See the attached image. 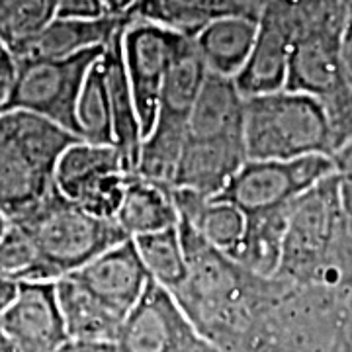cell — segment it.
Masks as SVG:
<instances>
[{"label":"cell","instance_id":"obj_21","mask_svg":"<svg viewBox=\"0 0 352 352\" xmlns=\"http://www.w3.org/2000/svg\"><path fill=\"white\" fill-rule=\"evenodd\" d=\"M292 204L270 212L247 215L245 233L237 247L227 254V258H231L243 270L258 276L278 274Z\"/></svg>","mask_w":352,"mask_h":352},{"label":"cell","instance_id":"obj_24","mask_svg":"<svg viewBox=\"0 0 352 352\" xmlns=\"http://www.w3.org/2000/svg\"><path fill=\"white\" fill-rule=\"evenodd\" d=\"M0 276L12 284L57 280V274L43 261L34 241L10 221L0 235Z\"/></svg>","mask_w":352,"mask_h":352},{"label":"cell","instance_id":"obj_13","mask_svg":"<svg viewBox=\"0 0 352 352\" xmlns=\"http://www.w3.org/2000/svg\"><path fill=\"white\" fill-rule=\"evenodd\" d=\"M342 32L317 30L294 38L289 55L286 90L303 92L321 102L333 100L346 90V78L340 61Z\"/></svg>","mask_w":352,"mask_h":352},{"label":"cell","instance_id":"obj_18","mask_svg":"<svg viewBox=\"0 0 352 352\" xmlns=\"http://www.w3.org/2000/svg\"><path fill=\"white\" fill-rule=\"evenodd\" d=\"M173 186L147 180L138 173L127 178L124 198L113 221L129 239L178 226Z\"/></svg>","mask_w":352,"mask_h":352},{"label":"cell","instance_id":"obj_32","mask_svg":"<svg viewBox=\"0 0 352 352\" xmlns=\"http://www.w3.org/2000/svg\"><path fill=\"white\" fill-rule=\"evenodd\" d=\"M16 289H18V284H12V282H8V280H4V278L0 276V315L4 314V309L14 300Z\"/></svg>","mask_w":352,"mask_h":352},{"label":"cell","instance_id":"obj_5","mask_svg":"<svg viewBox=\"0 0 352 352\" xmlns=\"http://www.w3.org/2000/svg\"><path fill=\"white\" fill-rule=\"evenodd\" d=\"M339 227V188L333 173L292 204L278 274L307 282L333 270Z\"/></svg>","mask_w":352,"mask_h":352},{"label":"cell","instance_id":"obj_15","mask_svg":"<svg viewBox=\"0 0 352 352\" xmlns=\"http://www.w3.org/2000/svg\"><path fill=\"white\" fill-rule=\"evenodd\" d=\"M129 18L100 16V18H59L55 16L39 36L24 51L22 57L39 59H67L90 50H106ZM18 57V59H22Z\"/></svg>","mask_w":352,"mask_h":352},{"label":"cell","instance_id":"obj_26","mask_svg":"<svg viewBox=\"0 0 352 352\" xmlns=\"http://www.w3.org/2000/svg\"><path fill=\"white\" fill-rule=\"evenodd\" d=\"M339 188V245L333 270L340 280L352 282V139L333 155Z\"/></svg>","mask_w":352,"mask_h":352},{"label":"cell","instance_id":"obj_27","mask_svg":"<svg viewBox=\"0 0 352 352\" xmlns=\"http://www.w3.org/2000/svg\"><path fill=\"white\" fill-rule=\"evenodd\" d=\"M59 18H100L106 16L102 0H55Z\"/></svg>","mask_w":352,"mask_h":352},{"label":"cell","instance_id":"obj_19","mask_svg":"<svg viewBox=\"0 0 352 352\" xmlns=\"http://www.w3.org/2000/svg\"><path fill=\"white\" fill-rule=\"evenodd\" d=\"M178 217L186 221L201 239L223 254L237 247L245 233L247 215L233 204L219 198H208L198 192L173 188Z\"/></svg>","mask_w":352,"mask_h":352},{"label":"cell","instance_id":"obj_25","mask_svg":"<svg viewBox=\"0 0 352 352\" xmlns=\"http://www.w3.org/2000/svg\"><path fill=\"white\" fill-rule=\"evenodd\" d=\"M76 135L94 145H113L112 112L100 59L90 69L76 102Z\"/></svg>","mask_w":352,"mask_h":352},{"label":"cell","instance_id":"obj_4","mask_svg":"<svg viewBox=\"0 0 352 352\" xmlns=\"http://www.w3.org/2000/svg\"><path fill=\"white\" fill-rule=\"evenodd\" d=\"M10 223H16L34 241L57 278L129 239L116 221L88 214L57 188L28 212L10 219Z\"/></svg>","mask_w":352,"mask_h":352},{"label":"cell","instance_id":"obj_9","mask_svg":"<svg viewBox=\"0 0 352 352\" xmlns=\"http://www.w3.org/2000/svg\"><path fill=\"white\" fill-rule=\"evenodd\" d=\"M129 175L131 170L113 145L78 139L59 157L53 184L88 214L113 221Z\"/></svg>","mask_w":352,"mask_h":352},{"label":"cell","instance_id":"obj_10","mask_svg":"<svg viewBox=\"0 0 352 352\" xmlns=\"http://www.w3.org/2000/svg\"><path fill=\"white\" fill-rule=\"evenodd\" d=\"M182 38V34L163 25L139 20H129L122 32V57L138 106L143 139L155 122L164 76Z\"/></svg>","mask_w":352,"mask_h":352},{"label":"cell","instance_id":"obj_20","mask_svg":"<svg viewBox=\"0 0 352 352\" xmlns=\"http://www.w3.org/2000/svg\"><path fill=\"white\" fill-rule=\"evenodd\" d=\"M206 78L208 69L201 61L200 53L192 38L184 36L164 76L155 122L186 127L190 112L196 104Z\"/></svg>","mask_w":352,"mask_h":352},{"label":"cell","instance_id":"obj_33","mask_svg":"<svg viewBox=\"0 0 352 352\" xmlns=\"http://www.w3.org/2000/svg\"><path fill=\"white\" fill-rule=\"evenodd\" d=\"M0 352H18V349L12 344V340L4 335L2 329H0Z\"/></svg>","mask_w":352,"mask_h":352},{"label":"cell","instance_id":"obj_23","mask_svg":"<svg viewBox=\"0 0 352 352\" xmlns=\"http://www.w3.org/2000/svg\"><path fill=\"white\" fill-rule=\"evenodd\" d=\"M55 16V0H0V39L18 59Z\"/></svg>","mask_w":352,"mask_h":352},{"label":"cell","instance_id":"obj_29","mask_svg":"<svg viewBox=\"0 0 352 352\" xmlns=\"http://www.w3.org/2000/svg\"><path fill=\"white\" fill-rule=\"evenodd\" d=\"M340 61L346 85L352 88V10H349V18L340 36Z\"/></svg>","mask_w":352,"mask_h":352},{"label":"cell","instance_id":"obj_3","mask_svg":"<svg viewBox=\"0 0 352 352\" xmlns=\"http://www.w3.org/2000/svg\"><path fill=\"white\" fill-rule=\"evenodd\" d=\"M243 139L247 159L252 161L333 157L337 151L325 104L286 88L245 98Z\"/></svg>","mask_w":352,"mask_h":352},{"label":"cell","instance_id":"obj_2","mask_svg":"<svg viewBox=\"0 0 352 352\" xmlns=\"http://www.w3.org/2000/svg\"><path fill=\"white\" fill-rule=\"evenodd\" d=\"M76 135L25 110L0 112V215L10 221L55 188V166Z\"/></svg>","mask_w":352,"mask_h":352},{"label":"cell","instance_id":"obj_17","mask_svg":"<svg viewBox=\"0 0 352 352\" xmlns=\"http://www.w3.org/2000/svg\"><path fill=\"white\" fill-rule=\"evenodd\" d=\"M258 20L245 16L215 18L192 38L208 73L235 78L251 55Z\"/></svg>","mask_w":352,"mask_h":352},{"label":"cell","instance_id":"obj_34","mask_svg":"<svg viewBox=\"0 0 352 352\" xmlns=\"http://www.w3.org/2000/svg\"><path fill=\"white\" fill-rule=\"evenodd\" d=\"M6 223H8V221H6V219H4V217L0 215V235H2V231H4V227H6Z\"/></svg>","mask_w":352,"mask_h":352},{"label":"cell","instance_id":"obj_31","mask_svg":"<svg viewBox=\"0 0 352 352\" xmlns=\"http://www.w3.org/2000/svg\"><path fill=\"white\" fill-rule=\"evenodd\" d=\"M106 14L110 16H120V18H127L129 12L138 6L141 0H102Z\"/></svg>","mask_w":352,"mask_h":352},{"label":"cell","instance_id":"obj_12","mask_svg":"<svg viewBox=\"0 0 352 352\" xmlns=\"http://www.w3.org/2000/svg\"><path fill=\"white\" fill-rule=\"evenodd\" d=\"M0 329L18 352H55L71 339L57 302L55 282L18 284L10 305L0 315Z\"/></svg>","mask_w":352,"mask_h":352},{"label":"cell","instance_id":"obj_6","mask_svg":"<svg viewBox=\"0 0 352 352\" xmlns=\"http://www.w3.org/2000/svg\"><path fill=\"white\" fill-rule=\"evenodd\" d=\"M102 53L104 50H90L67 59H18L16 80L4 108L41 116L76 135V102Z\"/></svg>","mask_w":352,"mask_h":352},{"label":"cell","instance_id":"obj_30","mask_svg":"<svg viewBox=\"0 0 352 352\" xmlns=\"http://www.w3.org/2000/svg\"><path fill=\"white\" fill-rule=\"evenodd\" d=\"M55 352H113L112 342L87 339H69Z\"/></svg>","mask_w":352,"mask_h":352},{"label":"cell","instance_id":"obj_11","mask_svg":"<svg viewBox=\"0 0 352 352\" xmlns=\"http://www.w3.org/2000/svg\"><path fill=\"white\" fill-rule=\"evenodd\" d=\"M294 36L289 0H266L251 55L233 78L245 98L286 88Z\"/></svg>","mask_w":352,"mask_h":352},{"label":"cell","instance_id":"obj_36","mask_svg":"<svg viewBox=\"0 0 352 352\" xmlns=\"http://www.w3.org/2000/svg\"><path fill=\"white\" fill-rule=\"evenodd\" d=\"M6 108H4V104H0V112H4Z\"/></svg>","mask_w":352,"mask_h":352},{"label":"cell","instance_id":"obj_22","mask_svg":"<svg viewBox=\"0 0 352 352\" xmlns=\"http://www.w3.org/2000/svg\"><path fill=\"white\" fill-rule=\"evenodd\" d=\"M131 241L149 280L178 298L188 286V263L178 226L139 235Z\"/></svg>","mask_w":352,"mask_h":352},{"label":"cell","instance_id":"obj_14","mask_svg":"<svg viewBox=\"0 0 352 352\" xmlns=\"http://www.w3.org/2000/svg\"><path fill=\"white\" fill-rule=\"evenodd\" d=\"M245 96L233 78L208 73L186 124L184 141L223 143L243 139Z\"/></svg>","mask_w":352,"mask_h":352},{"label":"cell","instance_id":"obj_8","mask_svg":"<svg viewBox=\"0 0 352 352\" xmlns=\"http://www.w3.org/2000/svg\"><path fill=\"white\" fill-rule=\"evenodd\" d=\"M335 173V161L329 155H311L289 161H252L241 166L217 196L239 208L245 215L270 212L289 206Z\"/></svg>","mask_w":352,"mask_h":352},{"label":"cell","instance_id":"obj_28","mask_svg":"<svg viewBox=\"0 0 352 352\" xmlns=\"http://www.w3.org/2000/svg\"><path fill=\"white\" fill-rule=\"evenodd\" d=\"M16 71H18L16 55L0 39V104L8 100V94H10L14 80H16Z\"/></svg>","mask_w":352,"mask_h":352},{"label":"cell","instance_id":"obj_1","mask_svg":"<svg viewBox=\"0 0 352 352\" xmlns=\"http://www.w3.org/2000/svg\"><path fill=\"white\" fill-rule=\"evenodd\" d=\"M147 284L149 274L131 239L57 278L55 294L69 337L112 342Z\"/></svg>","mask_w":352,"mask_h":352},{"label":"cell","instance_id":"obj_7","mask_svg":"<svg viewBox=\"0 0 352 352\" xmlns=\"http://www.w3.org/2000/svg\"><path fill=\"white\" fill-rule=\"evenodd\" d=\"M113 352H221L163 286L149 280L112 340Z\"/></svg>","mask_w":352,"mask_h":352},{"label":"cell","instance_id":"obj_35","mask_svg":"<svg viewBox=\"0 0 352 352\" xmlns=\"http://www.w3.org/2000/svg\"><path fill=\"white\" fill-rule=\"evenodd\" d=\"M342 2L346 4V8H349V10H352V0H342Z\"/></svg>","mask_w":352,"mask_h":352},{"label":"cell","instance_id":"obj_16","mask_svg":"<svg viewBox=\"0 0 352 352\" xmlns=\"http://www.w3.org/2000/svg\"><path fill=\"white\" fill-rule=\"evenodd\" d=\"M122 32L102 53L100 69L106 80L110 112H112L113 147L122 155L127 168L135 173L141 143H143V129H141L138 106L133 100V92H131L126 67H124L122 45H120Z\"/></svg>","mask_w":352,"mask_h":352}]
</instances>
